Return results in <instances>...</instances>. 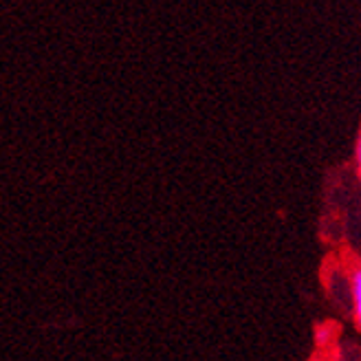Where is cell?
I'll return each instance as SVG.
<instances>
[{"instance_id":"6da1fadb","label":"cell","mask_w":361,"mask_h":361,"mask_svg":"<svg viewBox=\"0 0 361 361\" xmlns=\"http://www.w3.org/2000/svg\"><path fill=\"white\" fill-rule=\"evenodd\" d=\"M348 291H350V304H353V317L357 329L361 331V264H355L348 276Z\"/></svg>"},{"instance_id":"7a4b0ae2","label":"cell","mask_w":361,"mask_h":361,"mask_svg":"<svg viewBox=\"0 0 361 361\" xmlns=\"http://www.w3.org/2000/svg\"><path fill=\"white\" fill-rule=\"evenodd\" d=\"M353 161H355V172H357V176L361 180V130H359L357 141H355V157H353Z\"/></svg>"}]
</instances>
